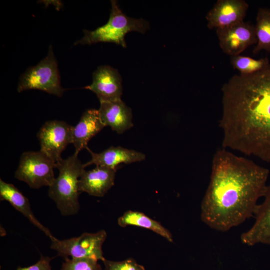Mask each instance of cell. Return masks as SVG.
Wrapping results in <instances>:
<instances>
[{
    "mask_svg": "<svg viewBox=\"0 0 270 270\" xmlns=\"http://www.w3.org/2000/svg\"><path fill=\"white\" fill-rule=\"evenodd\" d=\"M107 238V233L101 230L96 233L84 232L81 236L60 240L54 237L50 248L59 256L71 258H91L103 262L102 246Z\"/></svg>",
    "mask_w": 270,
    "mask_h": 270,
    "instance_id": "cell-6",
    "label": "cell"
},
{
    "mask_svg": "<svg viewBox=\"0 0 270 270\" xmlns=\"http://www.w3.org/2000/svg\"><path fill=\"white\" fill-rule=\"evenodd\" d=\"M59 174L49 187L48 196L64 216L76 214L80 209L79 180L84 170V164L74 154L56 164Z\"/></svg>",
    "mask_w": 270,
    "mask_h": 270,
    "instance_id": "cell-3",
    "label": "cell"
},
{
    "mask_svg": "<svg viewBox=\"0 0 270 270\" xmlns=\"http://www.w3.org/2000/svg\"><path fill=\"white\" fill-rule=\"evenodd\" d=\"M56 164L42 151L24 152L14 174L17 180L32 188L50 187L56 179Z\"/></svg>",
    "mask_w": 270,
    "mask_h": 270,
    "instance_id": "cell-7",
    "label": "cell"
},
{
    "mask_svg": "<svg viewBox=\"0 0 270 270\" xmlns=\"http://www.w3.org/2000/svg\"><path fill=\"white\" fill-rule=\"evenodd\" d=\"M216 32L221 49L230 57L240 55L257 42L254 26L244 21Z\"/></svg>",
    "mask_w": 270,
    "mask_h": 270,
    "instance_id": "cell-9",
    "label": "cell"
},
{
    "mask_svg": "<svg viewBox=\"0 0 270 270\" xmlns=\"http://www.w3.org/2000/svg\"><path fill=\"white\" fill-rule=\"evenodd\" d=\"M0 198L1 201L5 200L8 202L50 240L54 237L50 230L36 218L28 198L14 185L6 182L1 178L0 179Z\"/></svg>",
    "mask_w": 270,
    "mask_h": 270,
    "instance_id": "cell-17",
    "label": "cell"
},
{
    "mask_svg": "<svg viewBox=\"0 0 270 270\" xmlns=\"http://www.w3.org/2000/svg\"><path fill=\"white\" fill-rule=\"evenodd\" d=\"M118 224L122 227L136 226L152 231L170 242H173L172 235L160 222L152 220L143 213L128 210L118 219Z\"/></svg>",
    "mask_w": 270,
    "mask_h": 270,
    "instance_id": "cell-18",
    "label": "cell"
},
{
    "mask_svg": "<svg viewBox=\"0 0 270 270\" xmlns=\"http://www.w3.org/2000/svg\"><path fill=\"white\" fill-rule=\"evenodd\" d=\"M264 202L258 204L253 226L241 236L242 242L248 246L262 244L270 246V184H268Z\"/></svg>",
    "mask_w": 270,
    "mask_h": 270,
    "instance_id": "cell-12",
    "label": "cell"
},
{
    "mask_svg": "<svg viewBox=\"0 0 270 270\" xmlns=\"http://www.w3.org/2000/svg\"><path fill=\"white\" fill-rule=\"evenodd\" d=\"M73 130L74 126L62 121L46 122L38 134L40 150L56 164L68 146L73 142Z\"/></svg>",
    "mask_w": 270,
    "mask_h": 270,
    "instance_id": "cell-8",
    "label": "cell"
},
{
    "mask_svg": "<svg viewBox=\"0 0 270 270\" xmlns=\"http://www.w3.org/2000/svg\"><path fill=\"white\" fill-rule=\"evenodd\" d=\"M86 149L90 152L92 159L84 164V168L95 164L96 166L118 169V166L121 164H130L142 162L146 159L144 154L120 146H112L98 154L94 152L88 147Z\"/></svg>",
    "mask_w": 270,
    "mask_h": 270,
    "instance_id": "cell-15",
    "label": "cell"
},
{
    "mask_svg": "<svg viewBox=\"0 0 270 270\" xmlns=\"http://www.w3.org/2000/svg\"><path fill=\"white\" fill-rule=\"evenodd\" d=\"M98 112L105 126L110 127L118 134L124 133L134 126L132 110L122 100L101 102Z\"/></svg>",
    "mask_w": 270,
    "mask_h": 270,
    "instance_id": "cell-14",
    "label": "cell"
},
{
    "mask_svg": "<svg viewBox=\"0 0 270 270\" xmlns=\"http://www.w3.org/2000/svg\"><path fill=\"white\" fill-rule=\"evenodd\" d=\"M60 270H102L98 261L91 258H65Z\"/></svg>",
    "mask_w": 270,
    "mask_h": 270,
    "instance_id": "cell-21",
    "label": "cell"
},
{
    "mask_svg": "<svg viewBox=\"0 0 270 270\" xmlns=\"http://www.w3.org/2000/svg\"><path fill=\"white\" fill-rule=\"evenodd\" d=\"M31 90L44 91L58 97L66 90L60 84L58 66L52 46L46 58L27 70L20 80L18 92Z\"/></svg>",
    "mask_w": 270,
    "mask_h": 270,
    "instance_id": "cell-5",
    "label": "cell"
},
{
    "mask_svg": "<svg viewBox=\"0 0 270 270\" xmlns=\"http://www.w3.org/2000/svg\"><path fill=\"white\" fill-rule=\"evenodd\" d=\"M254 26L257 42L254 53L262 50L270 52V8H258Z\"/></svg>",
    "mask_w": 270,
    "mask_h": 270,
    "instance_id": "cell-19",
    "label": "cell"
},
{
    "mask_svg": "<svg viewBox=\"0 0 270 270\" xmlns=\"http://www.w3.org/2000/svg\"><path fill=\"white\" fill-rule=\"evenodd\" d=\"M84 88L95 93L100 102L121 100L122 79L116 70L101 66L94 72L92 84Z\"/></svg>",
    "mask_w": 270,
    "mask_h": 270,
    "instance_id": "cell-11",
    "label": "cell"
},
{
    "mask_svg": "<svg viewBox=\"0 0 270 270\" xmlns=\"http://www.w3.org/2000/svg\"><path fill=\"white\" fill-rule=\"evenodd\" d=\"M112 10L108 22L93 31L84 30V36L74 45L112 42L126 48L124 38L131 32L144 34L150 28L149 23L142 18L135 19L126 16L116 0H111Z\"/></svg>",
    "mask_w": 270,
    "mask_h": 270,
    "instance_id": "cell-4",
    "label": "cell"
},
{
    "mask_svg": "<svg viewBox=\"0 0 270 270\" xmlns=\"http://www.w3.org/2000/svg\"><path fill=\"white\" fill-rule=\"evenodd\" d=\"M269 170L222 148L214 156L210 181L201 204V219L226 232L254 215L268 186Z\"/></svg>",
    "mask_w": 270,
    "mask_h": 270,
    "instance_id": "cell-1",
    "label": "cell"
},
{
    "mask_svg": "<svg viewBox=\"0 0 270 270\" xmlns=\"http://www.w3.org/2000/svg\"><path fill=\"white\" fill-rule=\"evenodd\" d=\"M267 58L256 60L252 58L238 55L231 56L230 63L233 68L240 74H250L265 68L270 64Z\"/></svg>",
    "mask_w": 270,
    "mask_h": 270,
    "instance_id": "cell-20",
    "label": "cell"
},
{
    "mask_svg": "<svg viewBox=\"0 0 270 270\" xmlns=\"http://www.w3.org/2000/svg\"><path fill=\"white\" fill-rule=\"evenodd\" d=\"M52 258L42 256L40 260L34 264L28 267H18L16 270H52L50 262Z\"/></svg>",
    "mask_w": 270,
    "mask_h": 270,
    "instance_id": "cell-23",
    "label": "cell"
},
{
    "mask_svg": "<svg viewBox=\"0 0 270 270\" xmlns=\"http://www.w3.org/2000/svg\"><path fill=\"white\" fill-rule=\"evenodd\" d=\"M222 92L223 148L270 162V62L258 72L234 75Z\"/></svg>",
    "mask_w": 270,
    "mask_h": 270,
    "instance_id": "cell-2",
    "label": "cell"
},
{
    "mask_svg": "<svg viewBox=\"0 0 270 270\" xmlns=\"http://www.w3.org/2000/svg\"><path fill=\"white\" fill-rule=\"evenodd\" d=\"M248 8L244 0H218L206 14L207 26L218 30L244 22Z\"/></svg>",
    "mask_w": 270,
    "mask_h": 270,
    "instance_id": "cell-10",
    "label": "cell"
},
{
    "mask_svg": "<svg viewBox=\"0 0 270 270\" xmlns=\"http://www.w3.org/2000/svg\"><path fill=\"white\" fill-rule=\"evenodd\" d=\"M104 127L98 110L92 109L86 111L80 122L74 126L73 142L76 154L88 147L90 140Z\"/></svg>",
    "mask_w": 270,
    "mask_h": 270,
    "instance_id": "cell-16",
    "label": "cell"
},
{
    "mask_svg": "<svg viewBox=\"0 0 270 270\" xmlns=\"http://www.w3.org/2000/svg\"><path fill=\"white\" fill-rule=\"evenodd\" d=\"M103 262L104 268L102 270H146L143 266L132 258L119 262L105 259Z\"/></svg>",
    "mask_w": 270,
    "mask_h": 270,
    "instance_id": "cell-22",
    "label": "cell"
},
{
    "mask_svg": "<svg viewBox=\"0 0 270 270\" xmlns=\"http://www.w3.org/2000/svg\"><path fill=\"white\" fill-rule=\"evenodd\" d=\"M117 170L104 166H96L89 171L84 170L79 180L80 191L94 196H104L114 185Z\"/></svg>",
    "mask_w": 270,
    "mask_h": 270,
    "instance_id": "cell-13",
    "label": "cell"
}]
</instances>
